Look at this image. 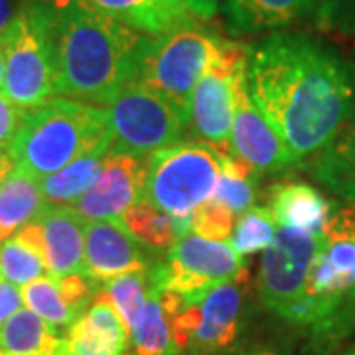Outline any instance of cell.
I'll list each match as a JSON object with an SVG mask.
<instances>
[{
    "instance_id": "cell-40",
    "label": "cell",
    "mask_w": 355,
    "mask_h": 355,
    "mask_svg": "<svg viewBox=\"0 0 355 355\" xmlns=\"http://www.w3.org/2000/svg\"><path fill=\"white\" fill-rule=\"evenodd\" d=\"M2 85H4V53L0 48V93H2Z\"/></svg>"
},
{
    "instance_id": "cell-26",
    "label": "cell",
    "mask_w": 355,
    "mask_h": 355,
    "mask_svg": "<svg viewBox=\"0 0 355 355\" xmlns=\"http://www.w3.org/2000/svg\"><path fill=\"white\" fill-rule=\"evenodd\" d=\"M105 153H93L77 158L62 170L40 180L46 205H73L97 182L105 164Z\"/></svg>"
},
{
    "instance_id": "cell-2",
    "label": "cell",
    "mask_w": 355,
    "mask_h": 355,
    "mask_svg": "<svg viewBox=\"0 0 355 355\" xmlns=\"http://www.w3.org/2000/svg\"><path fill=\"white\" fill-rule=\"evenodd\" d=\"M48 14L55 95L107 107L139 77L148 36L81 0H42Z\"/></svg>"
},
{
    "instance_id": "cell-34",
    "label": "cell",
    "mask_w": 355,
    "mask_h": 355,
    "mask_svg": "<svg viewBox=\"0 0 355 355\" xmlns=\"http://www.w3.org/2000/svg\"><path fill=\"white\" fill-rule=\"evenodd\" d=\"M26 109H20L0 93V153H8L18 130L22 127Z\"/></svg>"
},
{
    "instance_id": "cell-3",
    "label": "cell",
    "mask_w": 355,
    "mask_h": 355,
    "mask_svg": "<svg viewBox=\"0 0 355 355\" xmlns=\"http://www.w3.org/2000/svg\"><path fill=\"white\" fill-rule=\"evenodd\" d=\"M109 150L111 127L107 109L67 97H51L26 111L24 123L8 153L16 168L42 180L81 156L109 154Z\"/></svg>"
},
{
    "instance_id": "cell-25",
    "label": "cell",
    "mask_w": 355,
    "mask_h": 355,
    "mask_svg": "<svg viewBox=\"0 0 355 355\" xmlns=\"http://www.w3.org/2000/svg\"><path fill=\"white\" fill-rule=\"evenodd\" d=\"M121 221L150 251H168L180 237L191 231L190 217L168 216L148 202L132 205Z\"/></svg>"
},
{
    "instance_id": "cell-29",
    "label": "cell",
    "mask_w": 355,
    "mask_h": 355,
    "mask_svg": "<svg viewBox=\"0 0 355 355\" xmlns=\"http://www.w3.org/2000/svg\"><path fill=\"white\" fill-rule=\"evenodd\" d=\"M150 291H153V277L148 268L109 280L105 282V288H103V292L109 296L111 304L114 306L119 318L123 320L127 331L132 326V322L139 318L140 312L144 310Z\"/></svg>"
},
{
    "instance_id": "cell-18",
    "label": "cell",
    "mask_w": 355,
    "mask_h": 355,
    "mask_svg": "<svg viewBox=\"0 0 355 355\" xmlns=\"http://www.w3.org/2000/svg\"><path fill=\"white\" fill-rule=\"evenodd\" d=\"M67 355H125L128 331L109 296L99 292L65 334Z\"/></svg>"
},
{
    "instance_id": "cell-20",
    "label": "cell",
    "mask_w": 355,
    "mask_h": 355,
    "mask_svg": "<svg viewBox=\"0 0 355 355\" xmlns=\"http://www.w3.org/2000/svg\"><path fill=\"white\" fill-rule=\"evenodd\" d=\"M310 168L322 186L355 203V107L334 139L312 158Z\"/></svg>"
},
{
    "instance_id": "cell-28",
    "label": "cell",
    "mask_w": 355,
    "mask_h": 355,
    "mask_svg": "<svg viewBox=\"0 0 355 355\" xmlns=\"http://www.w3.org/2000/svg\"><path fill=\"white\" fill-rule=\"evenodd\" d=\"M259 172L235 154L221 156V172L217 178L214 198L216 202L227 205L235 216H241L253 207L257 200Z\"/></svg>"
},
{
    "instance_id": "cell-13",
    "label": "cell",
    "mask_w": 355,
    "mask_h": 355,
    "mask_svg": "<svg viewBox=\"0 0 355 355\" xmlns=\"http://www.w3.org/2000/svg\"><path fill=\"white\" fill-rule=\"evenodd\" d=\"M148 160L135 154H107L97 182L71 207L85 223L121 221L142 202Z\"/></svg>"
},
{
    "instance_id": "cell-23",
    "label": "cell",
    "mask_w": 355,
    "mask_h": 355,
    "mask_svg": "<svg viewBox=\"0 0 355 355\" xmlns=\"http://www.w3.org/2000/svg\"><path fill=\"white\" fill-rule=\"evenodd\" d=\"M150 270V268H148ZM153 277V275H150ZM130 355H178L176 338L172 328V316L162 306L160 288L153 279V291L144 310L128 328V349Z\"/></svg>"
},
{
    "instance_id": "cell-43",
    "label": "cell",
    "mask_w": 355,
    "mask_h": 355,
    "mask_svg": "<svg viewBox=\"0 0 355 355\" xmlns=\"http://www.w3.org/2000/svg\"><path fill=\"white\" fill-rule=\"evenodd\" d=\"M343 355H355V349L354 352H347V354H343Z\"/></svg>"
},
{
    "instance_id": "cell-14",
    "label": "cell",
    "mask_w": 355,
    "mask_h": 355,
    "mask_svg": "<svg viewBox=\"0 0 355 355\" xmlns=\"http://www.w3.org/2000/svg\"><path fill=\"white\" fill-rule=\"evenodd\" d=\"M231 154L253 166L259 174H275L296 166L277 130L254 107L247 87V69L235 81Z\"/></svg>"
},
{
    "instance_id": "cell-42",
    "label": "cell",
    "mask_w": 355,
    "mask_h": 355,
    "mask_svg": "<svg viewBox=\"0 0 355 355\" xmlns=\"http://www.w3.org/2000/svg\"><path fill=\"white\" fill-rule=\"evenodd\" d=\"M0 355H6V354H0ZM58 355H67V349H65V345H64V349H62V352H60Z\"/></svg>"
},
{
    "instance_id": "cell-1",
    "label": "cell",
    "mask_w": 355,
    "mask_h": 355,
    "mask_svg": "<svg viewBox=\"0 0 355 355\" xmlns=\"http://www.w3.org/2000/svg\"><path fill=\"white\" fill-rule=\"evenodd\" d=\"M247 87L294 164L312 160L355 105L349 65L304 34H272L249 48Z\"/></svg>"
},
{
    "instance_id": "cell-8",
    "label": "cell",
    "mask_w": 355,
    "mask_h": 355,
    "mask_svg": "<svg viewBox=\"0 0 355 355\" xmlns=\"http://www.w3.org/2000/svg\"><path fill=\"white\" fill-rule=\"evenodd\" d=\"M111 127V154L153 156L178 144L184 123L168 103L153 89L135 79L107 105Z\"/></svg>"
},
{
    "instance_id": "cell-38",
    "label": "cell",
    "mask_w": 355,
    "mask_h": 355,
    "mask_svg": "<svg viewBox=\"0 0 355 355\" xmlns=\"http://www.w3.org/2000/svg\"><path fill=\"white\" fill-rule=\"evenodd\" d=\"M14 170H16V164H14L10 153H0V188L4 186V182L10 178Z\"/></svg>"
},
{
    "instance_id": "cell-6",
    "label": "cell",
    "mask_w": 355,
    "mask_h": 355,
    "mask_svg": "<svg viewBox=\"0 0 355 355\" xmlns=\"http://www.w3.org/2000/svg\"><path fill=\"white\" fill-rule=\"evenodd\" d=\"M4 53L2 95L20 109H34L50 101L53 87V53H51L48 14L42 0H24L18 12L0 36Z\"/></svg>"
},
{
    "instance_id": "cell-33",
    "label": "cell",
    "mask_w": 355,
    "mask_h": 355,
    "mask_svg": "<svg viewBox=\"0 0 355 355\" xmlns=\"http://www.w3.org/2000/svg\"><path fill=\"white\" fill-rule=\"evenodd\" d=\"M314 10L320 26L355 32V0H316Z\"/></svg>"
},
{
    "instance_id": "cell-36",
    "label": "cell",
    "mask_w": 355,
    "mask_h": 355,
    "mask_svg": "<svg viewBox=\"0 0 355 355\" xmlns=\"http://www.w3.org/2000/svg\"><path fill=\"white\" fill-rule=\"evenodd\" d=\"M186 2L200 20H209L219 10V0H186Z\"/></svg>"
},
{
    "instance_id": "cell-24",
    "label": "cell",
    "mask_w": 355,
    "mask_h": 355,
    "mask_svg": "<svg viewBox=\"0 0 355 355\" xmlns=\"http://www.w3.org/2000/svg\"><path fill=\"white\" fill-rule=\"evenodd\" d=\"M64 345L65 338L26 306L0 326V354L58 355Z\"/></svg>"
},
{
    "instance_id": "cell-16",
    "label": "cell",
    "mask_w": 355,
    "mask_h": 355,
    "mask_svg": "<svg viewBox=\"0 0 355 355\" xmlns=\"http://www.w3.org/2000/svg\"><path fill=\"white\" fill-rule=\"evenodd\" d=\"M89 8L113 18L148 38L200 24L186 0H81Z\"/></svg>"
},
{
    "instance_id": "cell-5",
    "label": "cell",
    "mask_w": 355,
    "mask_h": 355,
    "mask_svg": "<svg viewBox=\"0 0 355 355\" xmlns=\"http://www.w3.org/2000/svg\"><path fill=\"white\" fill-rule=\"evenodd\" d=\"M225 40L200 24L148 38L139 81L164 99L184 125L190 123L191 93Z\"/></svg>"
},
{
    "instance_id": "cell-15",
    "label": "cell",
    "mask_w": 355,
    "mask_h": 355,
    "mask_svg": "<svg viewBox=\"0 0 355 355\" xmlns=\"http://www.w3.org/2000/svg\"><path fill=\"white\" fill-rule=\"evenodd\" d=\"M148 249L130 233L123 221L85 223L83 275L97 284L119 279L128 272L150 268Z\"/></svg>"
},
{
    "instance_id": "cell-4",
    "label": "cell",
    "mask_w": 355,
    "mask_h": 355,
    "mask_svg": "<svg viewBox=\"0 0 355 355\" xmlns=\"http://www.w3.org/2000/svg\"><path fill=\"white\" fill-rule=\"evenodd\" d=\"M355 291V207L340 209L322 229V247L312 263L306 296L294 322L320 334H342Z\"/></svg>"
},
{
    "instance_id": "cell-11",
    "label": "cell",
    "mask_w": 355,
    "mask_h": 355,
    "mask_svg": "<svg viewBox=\"0 0 355 355\" xmlns=\"http://www.w3.org/2000/svg\"><path fill=\"white\" fill-rule=\"evenodd\" d=\"M247 60L249 48L225 40L191 93L188 125L221 156L231 154L235 81L247 69Z\"/></svg>"
},
{
    "instance_id": "cell-39",
    "label": "cell",
    "mask_w": 355,
    "mask_h": 355,
    "mask_svg": "<svg viewBox=\"0 0 355 355\" xmlns=\"http://www.w3.org/2000/svg\"><path fill=\"white\" fill-rule=\"evenodd\" d=\"M352 330H355V291H354V296H352V300H349V306H347L345 318H343L342 334H349Z\"/></svg>"
},
{
    "instance_id": "cell-37",
    "label": "cell",
    "mask_w": 355,
    "mask_h": 355,
    "mask_svg": "<svg viewBox=\"0 0 355 355\" xmlns=\"http://www.w3.org/2000/svg\"><path fill=\"white\" fill-rule=\"evenodd\" d=\"M16 12H18L16 0H0V36L8 30Z\"/></svg>"
},
{
    "instance_id": "cell-17",
    "label": "cell",
    "mask_w": 355,
    "mask_h": 355,
    "mask_svg": "<svg viewBox=\"0 0 355 355\" xmlns=\"http://www.w3.org/2000/svg\"><path fill=\"white\" fill-rule=\"evenodd\" d=\"M42 233L44 259L53 279L83 272L85 221L69 205H46L36 217Z\"/></svg>"
},
{
    "instance_id": "cell-22",
    "label": "cell",
    "mask_w": 355,
    "mask_h": 355,
    "mask_svg": "<svg viewBox=\"0 0 355 355\" xmlns=\"http://www.w3.org/2000/svg\"><path fill=\"white\" fill-rule=\"evenodd\" d=\"M44 207L46 200L38 178L16 168L0 188V243L12 239L44 211Z\"/></svg>"
},
{
    "instance_id": "cell-19",
    "label": "cell",
    "mask_w": 355,
    "mask_h": 355,
    "mask_svg": "<svg viewBox=\"0 0 355 355\" xmlns=\"http://www.w3.org/2000/svg\"><path fill=\"white\" fill-rule=\"evenodd\" d=\"M277 225L322 233L334 216L331 205L316 188L304 182H284L270 190V207Z\"/></svg>"
},
{
    "instance_id": "cell-35",
    "label": "cell",
    "mask_w": 355,
    "mask_h": 355,
    "mask_svg": "<svg viewBox=\"0 0 355 355\" xmlns=\"http://www.w3.org/2000/svg\"><path fill=\"white\" fill-rule=\"evenodd\" d=\"M24 308L22 288L0 277V326Z\"/></svg>"
},
{
    "instance_id": "cell-41",
    "label": "cell",
    "mask_w": 355,
    "mask_h": 355,
    "mask_svg": "<svg viewBox=\"0 0 355 355\" xmlns=\"http://www.w3.org/2000/svg\"><path fill=\"white\" fill-rule=\"evenodd\" d=\"M243 355H275L272 352H253V354H243Z\"/></svg>"
},
{
    "instance_id": "cell-27",
    "label": "cell",
    "mask_w": 355,
    "mask_h": 355,
    "mask_svg": "<svg viewBox=\"0 0 355 355\" xmlns=\"http://www.w3.org/2000/svg\"><path fill=\"white\" fill-rule=\"evenodd\" d=\"M22 300L28 310L46 320L53 330H69L81 312L67 298L60 279L42 277L22 286Z\"/></svg>"
},
{
    "instance_id": "cell-30",
    "label": "cell",
    "mask_w": 355,
    "mask_h": 355,
    "mask_svg": "<svg viewBox=\"0 0 355 355\" xmlns=\"http://www.w3.org/2000/svg\"><path fill=\"white\" fill-rule=\"evenodd\" d=\"M44 257L18 237L0 243V277L16 286H26L34 280L48 277Z\"/></svg>"
},
{
    "instance_id": "cell-32",
    "label": "cell",
    "mask_w": 355,
    "mask_h": 355,
    "mask_svg": "<svg viewBox=\"0 0 355 355\" xmlns=\"http://www.w3.org/2000/svg\"><path fill=\"white\" fill-rule=\"evenodd\" d=\"M235 214L229 209L227 205L209 200L196 207L190 216L191 233L200 235L203 239L211 241H229L231 233L235 227Z\"/></svg>"
},
{
    "instance_id": "cell-21",
    "label": "cell",
    "mask_w": 355,
    "mask_h": 355,
    "mask_svg": "<svg viewBox=\"0 0 355 355\" xmlns=\"http://www.w3.org/2000/svg\"><path fill=\"white\" fill-rule=\"evenodd\" d=\"M316 0H225L229 30L237 36L292 24L312 12Z\"/></svg>"
},
{
    "instance_id": "cell-7",
    "label": "cell",
    "mask_w": 355,
    "mask_h": 355,
    "mask_svg": "<svg viewBox=\"0 0 355 355\" xmlns=\"http://www.w3.org/2000/svg\"><path fill=\"white\" fill-rule=\"evenodd\" d=\"M221 154L205 142H178L148 156L142 202L172 217H190L214 198Z\"/></svg>"
},
{
    "instance_id": "cell-12",
    "label": "cell",
    "mask_w": 355,
    "mask_h": 355,
    "mask_svg": "<svg viewBox=\"0 0 355 355\" xmlns=\"http://www.w3.org/2000/svg\"><path fill=\"white\" fill-rule=\"evenodd\" d=\"M322 247V233L277 227L275 241L263 254L259 270L261 298L279 316L292 320L306 296L312 263Z\"/></svg>"
},
{
    "instance_id": "cell-9",
    "label": "cell",
    "mask_w": 355,
    "mask_h": 355,
    "mask_svg": "<svg viewBox=\"0 0 355 355\" xmlns=\"http://www.w3.org/2000/svg\"><path fill=\"white\" fill-rule=\"evenodd\" d=\"M249 291V270L237 279L225 280L186 300L182 310L172 318L178 347L190 349L193 355H217L225 352L241 331L245 296Z\"/></svg>"
},
{
    "instance_id": "cell-10",
    "label": "cell",
    "mask_w": 355,
    "mask_h": 355,
    "mask_svg": "<svg viewBox=\"0 0 355 355\" xmlns=\"http://www.w3.org/2000/svg\"><path fill=\"white\" fill-rule=\"evenodd\" d=\"M245 268L241 254L229 241L203 239L196 233L180 237L166 251V261L150 266L160 291H172L193 300L225 280L237 279Z\"/></svg>"
},
{
    "instance_id": "cell-31",
    "label": "cell",
    "mask_w": 355,
    "mask_h": 355,
    "mask_svg": "<svg viewBox=\"0 0 355 355\" xmlns=\"http://www.w3.org/2000/svg\"><path fill=\"white\" fill-rule=\"evenodd\" d=\"M277 221L268 207H251L237 217L229 243L241 254L266 251L277 235Z\"/></svg>"
}]
</instances>
